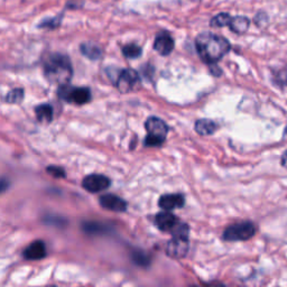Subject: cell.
I'll list each match as a JSON object with an SVG mask.
<instances>
[{"instance_id":"cell-13","label":"cell","mask_w":287,"mask_h":287,"mask_svg":"<svg viewBox=\"0 0 287 287\" xmlns=\"http://www.w3.org/2000/svg\"><path fill=\"white\" fill-rule=\"evenodd\" d=\"M185 203V199L182 194H166L163 195L158 201V204L162 209L170 211L174 209H181Z\"/></svg>"},{"instance_id":"cell-5","label":"cell","mask_w":287,"mask_h":287,"mask_svg":"<svg viewBox=\"0 0 287 287\" xmlns=\"http://www.w3.org/2000/svg\"><path fill=\"white\" fill-rule=\"evenodd\" d=\"M60 99L69 103L86 104L91 100V91L88 88L72 87L69 84H62L57 92Z\"/></svg>"},{"instance_id":"cell-20","label":"cell","mask_w":287,"mask_h":287,"mask_svg":"<svg viewBox=\"0 0 287 287\" xmlns=\"http://www.w3.org/2000/svg\"><path fill=\"white\" fill-rule=\"evenodd\" d=\"M142 48L136 44H128L122 48V54L127 58H137L142 55Z\"/></svg>"},{"instance_id":"cell-6","label":"cell","mask_w":287,"mask_h":287,"mask_svg":"<svg viewBox=\"0 0 287 287\" xmlns=\"http://www.w3.org/2000/svg\"><path fill=\"white\" fill-rule=\"evenodd\" d=\"M257 228L252 222H240L228 227L223 232V239L227 241H246L256 235Z\"/></svg>"},{"instance_id":"cell-9","label":"cell","mask_w":287,"mask_h":287,"mask_svg":"<svg viewBox=\"0 0 287 287\" xmlns=\"http://www.w3.org/2000/svg\"><path fill=\"white\" fill-rule=\"evenodd\" d=\"M156 226L160 231L164 232H174L181 222L174 214L171 212H160L155 217Z\"/></svg>"},{"instance_id":"cell-19","label":"cell","mask_w":287,"mask_h":287,"mask_svg":"<svg viewBox=\"0 0 287 287\" xmlns=\"http://www.w3.org/2000/svg\"><path fill=\"white\" fill-rule=\"evenodd\" d=\"M63 14H60L56 17H50V18L43 19L39 25V28H46V29H55L60 26L62 23Z\"/></svg>"},{"instance_id":"cell-7","label":"cell","mask_w":287,"mask_h":287,"mask_svg":"<svg viewBox=\"0 0 287 287\" xmlns=\"http://www.w3.org/2000/svg\"><path fill=\"white\" fill-rule=\"evenodd\" d=\"M139 84V75L133 69L122 70L119 75H118L116 86L118 90L122 94H128V92L135 90Z\"/></svg>"},{"instance_id":"cell-4","label":"cell","mask_w":287,"mask_h":287,"mask_svg":"<svg viewBox=\"0 0 287 287\" xmlns=\"http://www.w3.org/2000/svg\"><path fill=\"white\" fill-rule=\"evenodd\" d=\"M145 127L147 133V137L145 138V145L149 147L160 146L165 142L166 135L168 133L167 125L162 119L156 117H150L146 121Z\"/></svg>"},{"instance_id":"cell-15","label":"cell","mask_w":287,"mask_h":287,"mask_svg":"<svg viewBox=\"0 0 287 287\" xmlns=\"http://www.w3.org/2000/svg\"><path fill=\"white\" fill-rule=\"evenodd\" d=\"M218 126L214 121L210 119H200L195 122V132L201 136H209L215 133Z\"/></svg>"},{"instance_id":"cell-21","label":"cell","mask_w":287,"mask_h":287,"mask_svg":"<svg viewBox=\"0 0 287 287\" xmlns=\"http://www.w3.org/2000/svg\"><path fill=\"white\" fill-rule=\"evenodd\" d=\"M24 99L23 89H14L6 96V101L9 103H20Z\"/></svg>"},{"instance_id":"cell-12","label":"cell","mask_w":287,"mask_h":287,"mask_svg":"<svg viewBox=\"0 0 287 287\" xmlns=\"http://www.w3.org/2000/svg\"><path fill=\"white\" fill-rule=\"evenodd\" d=\"M24 258L27 260H40L46 256V246L42 240H36L25 249Z\"/></svg>"},{"instance_id":"cell-18","label":"cell","mask_w":287,"mask_h":287,"mask_svg":"<svg viewBox=\"0 0 287 287\" xmlns=\"http://www.w3.org/2000/svg\"><path fill=\"white\" fill-rule=\"evenodd\" d=\"M230 20L231 16L229 14H227V12H221V14H218L211 19L210 25L212 27H225L229 25Z\"/></svg>"},{"instance_id":"cell-10","label":"cell","mask_w":287,"mask_h":287,"mask_svg":"<svg viewBox=\"0 0 287 287\" xmlns=\"http://www.w3.org/2000/svg\"><path fill=\"white\" fill-rule=\"evenodd\" d=\"M154 49L160 55H170L174 49V40L167 32H160L154 42Z\"/></svg>"},{"instance_id":"cell-23","label":"cell","mask_w":287,"mask_h":287,"mask_svg":"<svg viewBox=\"0 0 287 287\" xmlns=\"http://www.w3.org/2000/svg\"><path fill=\"white\" fill-rule=\"evenodd\" d=\"M133 259L135 263H136L137 265H144V264H147V260L145 259L144 260V255L142 254V252H135L134 256H133Z\"/></svg>"},{"instance_id":"cell-25","label":"cell","mask_w":287,"mask_h":287,"mask_svg":"<svg viewBox=\"0 0 287 287\" xmlns=\"http://www.w3.org/2000/svg\"><path fill=\"white\" fill-rule=\"evenodd\" d=\"M281 163H282V166L287 168V150L285 151L284 154H283L282 158H281Z\"/></svg>"},{"instance_id":"cell-2","label":"cell","mask_w":287,"mask_h":287,"mask_svg":"<svg viewBox=\"0 0 287 287\" xmlns=\"http://www.w3.org/2000/svg\"><path fill=\"white\" fill-rule=\"evenodd\" d=\"M44 75L50 83L66 84L73 75V67L70 57L65 54L54 53L44 62Z\"/></svg>"},{"instance_id":"cell-16","label":"cell","mask_w":287,"mask_h":287,"mask_svg":"<svg viewBox=\"0 0 287 287\" xmlns=\"http://www.w3.org/2000/svg\"><path fill=\"white\" fill-rule=\"evenodd\" d=\"M249 25H250V20H249L247 17L238 16L235 17V18H231L228 26H229L231 31L236 34H243L248 31Z\"/></svg>"},{"instance_id":"cell-3","label":"cell","mask_w":287,"mask_h":287,"mask_svg":"<svg viewBox=\"0 0 287 287\" xmlns=\"http://www.w3.org/2000/svg\"><path fill=\"white\" fill-rule=\"evenodd\" d=\"M189 246V226L187 223H181L173 232V238L167 243L166 254L171 258L181 259L187 256Z\"/></svg>"},{"instance_id":"cell-1","label":"cell","mask_w":287,"mask_h":287,"mask_svg":"<svg viewBox=\"0 0 287 287\" xmlns=\"http://www.w3.org/2000/svg\"><path fill=\"white\" fill-rule=\"evenodd\" d=\"M195 48L202 61L206 64H215L230 50V43L222 36L205 32L195 40Z\"/></svg>"},{"instance_id":"cell-11","label":"cell","mask_w":287,"mask_h":287,"mask_svg":"<svg viewBox=\"0 0 287 287\" xmlns=\"http://www.w3.org/2000/svg\"><path fill=\"white\" fill-rule=\"evenodd\" d=\"M99 203L103 209L115 212H124L127 210V202L115 194H104L99 199Z\"/></svg>"},{"instance_id":"cell-24","label":"cell","mask_w":287,"mask_h":287,"mask_svg":"<svg viewBox=\"0 0 287 287\" xmlns=\"http://www.w3.org/2000/svg\"><path fill=\"white\" fill-rule=\"evenodd\" d=\"M9 181L7 179H0V193H3L5 191H7V189L9 188Z\"/></svg>"},{"instance_id":"cell-17","label":"cell","mask_w":287,"mask_h":287,"mask_svg":"<svg viewBox=\"0 0 287 287\" xmlns=\"http://www.w3.org/2000/svg\"><path fill=\"white\" fill-rule=\"evenodd\" d=\"M80 50H81V53L84 56L90 58V60L92 61L99 60L101 55H102V50H101L99 46H96L92 43L81 44L80 45Z\"/></svg>"},{"instance_id":"cell-8","label":"cell","mask_w":287,"mask_h":287,"mask_svg":"<svg viewBox=\"0 0 287 287\" xmlns=\"http://www.w3.org/2000/svg\"><path fill=\"white\" fill-rule=\"evenodd\" d=\"M110 180L107 176L101 174H91L84 177L82 181V187L88 192L96 193L110 187Z\"/></svg>"},{"instance_id":"cell-14","label":"cell","mask_w":287,"mask_h":287,"mask_svg":"<svg viewBox=\"0 0 287 287\" xmlns=\"http://www.w3.org/2000/svg\"><path fill=\"white\" fill-rule=\"evenodd\" d=\"M35 113H36L37 120H39L41 124H44V125L49 124V122L53 120V117H54L53 107L48 103L37 105V107L35 108Z\"/></svg>"},{"instance_id":"cell-22","label":"cell","mask_w":287,"mask_h":287,"mask_svg":"<svg viewBox=\"0 0 287 287\" xmlns=\"http://www.w3.org/2000/svg\"><path fill=\"white\" fill-rule=\"evenodd\" d=\"M46 172L48 173V174H50L52 176L54 177H56V179H61V177H65V171L63 170L62 167L60 166H48V168H46Z\"/></svg>"}]
</instances>
